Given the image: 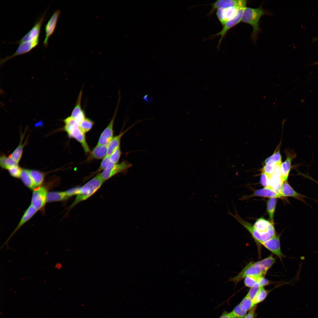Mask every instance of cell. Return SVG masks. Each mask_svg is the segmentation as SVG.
Here are the masks:
<instances>
[{
	"label": "cell",
	"mask_w": 318,
	"mask_h": 318,
	"mask_svg": "<svg viewBox=\"0 0 318 318\" xmlns=\"http://www.w3.org/2000/svg\"><path fill=\"white\" fill-rule=\"evenodd\" d=\"M276 199V198H271L268 201L267 203V210L270 220L273 223V217L275 212Z\"/></svg>",
	"instance_id": "cell-30"
},
{
	"label": "cell",
	"mask_w": 318,
	"mask_h": 318,
	"mask_svg": "<svg viewBox=\"0 0 318 318\" xmlns=\"http://www.w3.org/2000/svg\"><path fill=\"white\" fill-rule=\"evenodd\" d=\"M286 155L285 160L281 164L282 176L284 180L287 181L291 168L292 160L296 157V154L294 151L289 149L285 150Z\"/></svg>",
	"instance_id": "cell-14"
},
{
	"label": "cell",
	"mask_w": 318,
	"mask_h": 318,
	"mask_svg": "<svg viewBox=\"0 0 318 318\" xmlns=\"http://www.w3.org/2000/svg\"><path fill=\"white\" fill-rule=\"evenodd\" d=\"M68 198L65 191H51L48 192L47 202L61 201Z\"/></svg>",
	"instance_id": "cell-23"
},
{
	"label": "cell",
	"mask_w": 318,
	"mask_h": 318,
	"mask_svg": "<svg viewBox=\"0 0 318 318\" xmlns=\"http://www.w3.org/2000/svg\"><path fill=\"white\" fill-rule=\"evenodd\" d=\"M105 181L100 173L90 180L81 187L80 192L69 208L71 209L89 198L100 188Z\"/></svg>",
	"instance_id": "cell-1"
},
{
	"label": "cell",
	"mask_w": 318,
	"mask_h": 318,
	"mask_svg": "<svg viewBox=\"0 0 318 318\" xmlns=\"http://www.w3.org/2000/svg\"><path fill=\"white\" fill-rule=\"evenodd\" d=\"M239 304L247 311L250 310L255 306L252 300L247 295L243 299Z\"/></svg>",
	"instance_id": "cell-34"
},
{
	"label": "cell",
	"mask_w": 318,
	"mask_h": 318,
	"mask_svg": "<svg viewBox=\"0 0 318 318\" xmlns=\"http://www.w3.org/2000/svg\"><path fill=\"white\" fill-rule=\"evenodd\" d=\"M37 211V210L31 205H30L29 207L24 213L15 229L6 240V241L2 245L1 249L5 245H8L9 241L14 235L24 224L29 220L35 214Z\"/></svg>",
	"instance_id": "cell-15"
},
{
	"label": "cell",
	"mask_w": 318,
	"mask_h": 318,
	"mask_svg": "<svg viewBox=\"0 0 318 318\" xmlns=\"http://www.w3.org/2000/svg\"><path fill=\"white\" fill-rule=\"evenodd\" d=\"M136 123V122L132 125L130 127L124 131L121 132L118 135L113 137L107 145V155L110 156L117 149L120 147V140L122 136Z\"/></svg>",
	"instance_id": "cell-19"
},
{
	"label": "cell",
	"mask_w": 318,
	"mask_h": 318,
	"mask_svg": "<svg viewBox=\"0 0 318 318\" xmlns=\"http://www.w3.org/2000/svg\"><path fill=\"white\" fill-rule=\"evenodd\" d=\"M275 259L271 256L259 261L261 265L267 271L269 269L275 262Z\"/></svg>",
	"instance_id": "cell-33"
},
{
	"label": "cell",
	"mask_w": 318,
	"mask_h": 318,
	"mask_svg": "<svg viewBox=\"0 0 318 318\" xmlns=\"http://www.w3.org/2000/svg\"><path fill=\"white\" fill-rule=\"evenodd\" d=\"M244 7H245L236 6L226 8H223V25H224L227 21L233 18L236 15L240 9Z\"/></svg>",
	"instance_id": "cell-22"
},
{
	"label": "cell",
	"mask_w": 318,
	"mask_h": 318,
	"mask_svg": "<svg viewBox=\"0 0 318 318\" xmlns=\"http://www.w3.org/2000/svg\"><path fill=\"white\" fill-rule=\"evenodd\" d=\"M256 307H254L250 309L244 318H256V314L255 312Z\"/></svg>",
	"instance_id": "cell-45"
},
{
	"label": "cell",
	"mask_w": 318,
	"mask_h": 318,
	"mask_svg": "<svg viewBox=\"0 0 318 318\" xmlns=\"http://www.w3.org/2000/svg\"><path fill=\"white\" fill-rule=\"evenodd\" d=\"M47 191L44 186L34 190L32 193L31 204L37 211L42 208L47 202Z\"/></svg>",
	"instance_id": "cell-9"
},
{
	"label": "cell",
	"mask_w": 318,
	"mask_h": 318,
	"mask_svg": "<svg viewBox=\"0 0 318 318\" xmlns=\"http://www.w3.org/2000/svg\"><path fill=\"white\" fill-rule=\"evenodd\" d=\"M257 283L260 287H263L264 286L269 284L270 282L264 277L261 276L258 278Z\"/></svg>",
	"instance_id": "cell-42"
},
{
	"label": "cell",
	"mask_w": 318,
	"mask_h": 318,
	"mask_svg": "<svg viewBox=\"0 0 318 318\" xmlns=\"http://www.w3.org/2000/svg\"><path fill=\"white\" fill-rule=\"evenodd\" d=\"M267 271L260 265L259 261L250 262L236 276L230 278L229 282L236 284L248 276L264 277Z\"/></svg>",
	"instance_id": "cell-4"
},
{
	"label": "cell",
	"mask_w": 318,
	"mask_h": 318,
	"mask_svg": "<svg viewBox=\"0 0 318 318\" xmlns=\"http://www.w3.org/2000/svg\"><path fill=\"white\" fill-rule=\"evenodd\" d=\"M259 277L253 276H248L245 278L244 284L247 287L251 288L257 283Z\"/></svg>",
	"instance_id": "cell-38"
},
{
	"label": "cell",
	"mask_w": 318,
	"mask_h": 318,
	"mask_svg": "<svg viewBox=\"0 0 318 318\" xmlns=\"http://www.w3.org/2000/svg\"><path fill=\"white\" fill-rule=\"evenodd\" d=\"M245 8V7H244ZM244 8L240 9L236 15L232 19L227 21L224 25L222 30L213 35V37L221 36L218 44L219 47L221 42L227 32L231 28L236 25L241 21L242 15Z\"/></svg>",
	"instance_id": "cell-11"
},
{
	"label": "cell",
	"mask_w": 318,
	"mask_h": 318,
	"mask_svg": "<svg viewBox=\"0 0 318 318\" xmlns=\"http://www.w3.org/2000/svg\"><path fill=\"white\" fill-rule=\"evenodd\" d=\"M132 165L131 164L125 161L116 164L110 162L105 169L100 174L105 181L115 175L127 169Z\"/></svg>",
	"instance_id": "cell-5"
},
{
	"label": "cell",
	"mask_w": 318,
	"mask_h": 318,
	"mask_svg": "<svg viewBox=\"0 0 318 318\" xmlns=\"http://www.w3.org/2000/svg\"><path fill=\"white\" fill-rule=\"evenodd\" d=\"M121 154L120 147L114 151L109 156L110 161L114 164L117 163Z\"/></svg>",
	"instance_id": "cell-35"
},
{
	"label": "cell",
	"mask_w": 318,
	"mask_h": 318,
	"mask_svg": "<svg viewBox=\"0 0 318 318\" xmlns=\"http://www.w3.org/2000/svg\"><path fill=\"white\" fill-rule=\"evenodd\" d=\"M22 169L17 165L9 168L7 170L12 177L16 178H20Z\"/></svg>",
	"instance_id": "cell-36"
},
{
	"label": "cell",
	"mask_w": 318,
	"mask_h": 318,
	"mask_svg": "<svg viewBox=\"0 0 318 318\" xmlns=\"http://www.w3.org/2000/svg\"><path fill=\"white\" fill-rule=\"evenodd\" d=\"M260 287L257 283L251 288L247 295L252 300L256 296Z\"/></svg>",
	"instance_id": "cell-39"
},
{
	"label": "cell",
	"mask_w": 318,
	"mask_h": 318,
	"mask_svg": "<svg viewBox=\"0 0 318 318\" xmlns=\"http://www.w3.org/2000/svg\"><path fill=\"white\" fill-rule=\"evenodd\" d=\"M39 42V38H38L20 44L14 54L10 56L1 59V64L2 65L6 61L11 58L29 52L38 45Z\"/></svg>",
	"instance_id": "cell-7"
},
{
	"label": "cell",
	"mask_w": 318,
	"mask_h": 318,
	"mask_svg": "<svg viewBox=\"0 0 318 318\" xmlns=\"http://www.w3.org/2000/svg\"><path fill=\"white\" fill-rule=\"evenodd\" d=\"M280 196L282 197H292L305 203L304 198L307 197L294 191L288 183L284 181L281 187Z\"/></svg>",
	"instance_id": "cell-16"
},
{
	"label": "cell",
	"mask_w": 318,
	"mask_h": 318,
	"mask_svg": "<svg viewBox=\"0 0 318 318\" xmlns=\"http://www.w3.org/2000/svg\"><path fill=\"white\" fill-rule=\"evenodd\" d=\"M260 196L269 198H281L280 196L273 191L269 187H264L263 188L255 191L253 194L251 196Z\"/></svg>",
	"instance_id": "cell-20"
},
{
	"label": "cell",
	"mask_w": 318,
	"mask_h": 318,
	"mask_svg": "<svg viewBox=\"0 0 318 318\" xmlns=\"http://www.w3.org/2000/svg\"><path fill=\"white\" fill-rule=\"evenodd\" d=\"M46 9L41 17L36 21L29 31L20 40L14 43L18 44L28 41L39 38L42 26L45 20L47 11Z\"/></svg>",
	"instance_id": "cell-6"
},
{
	"label": "cell",
	"mask_w": 318,
	"mask_h": 318,
	"mask_svg": "<svg viewBox=\"0 0 318 318\" xmlns=\"http://www.w3.org/2000/svg\"><path fill=\"white\" fill-rule=\"evenodd\" d=\"M20 178L24 184L29 188L33 189L35 188L30 175L29 170L22 169Z\"/></svg>",
	"instance_id": "cell-26"
},
{
	"label": "cell",
	"mask_w": 318,
	"mask_h": 318,
	"mask_svg": "<svg viewBox=\"0 0 318 318\" xmlns=\"http://www.w3.org/2000/svg\"><path fill=\"white\" fill-rule=\"evenodd\" d=\"M246 1L243 0H220L216 1L212 4V9L209 14H211L216 9L220 8H226L231 7L239 6L245 7Z\"/></svg>",
	"instance_id": "cell-13"
},
{
	"label": "cell",
	"mask_w": 318,
	"mask_h": 318,
	"mask_svg": "<svg viewBox=\"0 0 318 318\" xmlns=\"http://www.w3.org/2000/svg\"><path fill=\"white\" fill-rule=\"evenodd\" d=\"M120 100V97L119 96L117 105L113 116L108 125L101 133L98 144L107 145L113 138V125Z\"/></svg>",
	"instance_id": "cell-8"
},
{
	"label": "cell",
	"mask_w": 318,
	"mask_h": 318,
	"mask_svg": "<svg viewBox=\"0 0 318 318\" xmlns=\"http://www.w3.org/2000/svg\"><path fill=\"white\" fill-rule=\"evenodd\" d=\"M265 13L261 7L254 8L246 7L244 9L241 21L251 26L253 28L252 35L254 38L259 32V20Z\"/></svg>",
	"instance_id": "cell-3"
},
{
	"label": "cell",
	"mask_w": 318,
	"mask_h": 318,
	"mask_svg": "<svg viewBox=\"0 0 318 318\" xmlns=\"http://www.w3.org/2000/svg\"><path fill=\"white\" fill-rule=\"evenodd\" d=\"M60 12L59 10L55 11L45 25V37L43 45L46 48L47 47L49 38L53 34L55 29Z\"/></svg>",
	"instance_id": "cell-10"
},
{
	"label": "cell",
	"mask_w": 318,
	"mask_h": 318,
	"mask_svg": "<svg viewBox=\"0 0 318 318\" xmlns=\"http://www.w3.org/2000/svg\"><path fill=\"white\" fill-rule=\"evenodd\" d=\"M260 182L261 184L264 187L268 186V178L267 175L264 173L262 172Z\"/></svg>",
	"instance_id": "cell-43"
},
{
	"label": "cell",
	"mask_w": 318,
	"mask_h": 318,
	"mask_svg": "<svg viewBox=\"0 0 318 318\" xmlns=\"http://www.w3.org/2000/svg\"><path fill=\"white\" fill-rule=\"evenodd\" d=\"M82 91L80 92L75 106L72 110L71 116L79 124L85 118V114L81 109V101Z\"/></svg>",
	"instance_id": "cell-18"
},
{
	"label": "cell",
	"mask_w": 318,
	"mask_h": 318,
	"mask_svg": "<svg viewBox=\"0 0 318 318\" xmlns=\"http://www.w3.org/2000/svg\"><path fill=\"white\" fill-rule=\"evenodd\" d=\"M247 312L239 304L234 307L231 312L235 318H244Z\"/></svg>",
	"instance_id": "cell-32"
},
{
	"label": "cell",
	"mask_w": 318,
	"mask_h": 318,
	"mask_svg": "<svg viewBox=\"0 0 318 318\" xmlns=\"http://www.w3.org/2000/svg\"><path fill=\"white\" fill-rule=\"evenodd\" d=\"M65 124L64 129L68 136L75 139L81 145L85 151L90 153L89 147L86 142L85 133L80 127V124L71 116L64 120Z\"/></svg>",
	"instance_id": "cell-2"
},
{
	"label": "cell",
	"mask_w": 318,
	"mask_h": 318,
	"mask_svg": "<svg viewBox=\"0 0 318 318\" xmlns=\"http://www.w3.org/2000/svg\"><path fill=\"white\" fill-rule=\"evenodd\" d=\"M270 292V290L265 289L263 287H261L256 296L252 300L255 306L263 302L266 299Z\"/></svg>",
	"instance_id": "cell-29"
},
{
	"label": "cell",
	"mask_w": 318,
	"mask_h": 318,
	"mask_svg": "<svg viewBox=\"0 0 318 318\" xmlns=\"http://www.w3.org/2000/svg\"><path fill=\"white\" fill-rule=\"evenodd\" d=\"M219 318H235L231 312L224 311Z\"/></svg>",
	"instance_id": "cell-46"
},
{
	"label": "cell",
	"mask_w": 318,
	"mask_h": 318,
	"mask_svg": "<svg viewBox=\"0 0 318 318\" xmlns=\"http://www.w3.org/2000/svg\"><path fill=\"white\" fill-rule=\"evenodd\" d=\"M109 156L106 155L102 161L101 163L98 170L97 172H100L104 170L110 162Z\"/></svg>",
	"instance_id": "cell-41"
},
{
	"label": "cell",
	"mask_w": 318,
	"mask_h": 318,
	"mask_svg": "<svg viewBox=\"0 0 318 318\" xmlns=\"http://www.w3.org/2000/svg\"><path fill=\"white\" fill-rule=\"evenodd\" d=\"M223 8H220L218 9L217 10L216 14L217 17L221 23V24L223 25Z\"/></svg>",
	"instance_id": "cell-44"
},
{
	"label": "cell",
	"mask_w": 318,
	"mask_h": 318,
	"mask_svg": "<svg viewBox=\"0 0 318 318\" xmlns=\"http://www.w3.org/2000/svg\"><path fill=\"white\" fill-rule=\"evenodd\" d=\"M81 187L80 186L73 187L65 191L67 196L69 198L73 196L77 195L80 192Z\"/></svg>",
	"instance_id": "cell-40"
},
{
	"label": "cell",
	"mask_w": 318,
	"mask_h": 318,
	"mask_svg": "<svg viewBox=\"0 0 318 318\" xmlns=\"http://www.w3.org/2000/svg\"><path fill=\"white\" fill-rule=\"evenodd\" d=\"M275 169V164H265L262 168L261 171L269 177L273 174Z\"/></svg>",
	"instance_id": "cell-37"
},
{
	"label": "cell",
	"mask_w": 318,
	"mask_h": 318,
	"mask_svg": "<svg viewBox=\"0 0 318 318\" xmlns=\"http://www.w3.org/2000/svg\"><path fill=\"white\" fill-rule=\"evenodd\" d=\"M279 238V236L276 234L267 241L260 242L259 243L281 259L284 256L281 251Z\"/></svg>",
	"instance_id": "cell-12"
},
{
	"label": "cell",
	"mask_w": 318,
	"mask_h": 318,
	"mask_svg": "<svg viewBox=\"0 0 318 318\" xmlns=\"http://www.w3.org/2000/svg\"><path fill=\"white\" fill-rule=\"evenodd\" d=\"M30 175L36 187L40 186L44 180V174L38 170H29Z\"/></svg>",
	"instance_id": "cell-25"
},
{
	"label": "cell",
	"mask_w": 318,
	"mask_h": 318,
	"mask_svg": "<svg viewBox=\"0 0 318 318\" xmlns=\"http://www.w3.org/2000/svg\"><path fill=\"white\" fill-rule=\"evenodd\" d=\"M18 163L13 158L9 156L2 154L0 157V165L3 169L8 170L9 168L18 165Z\"/></svg>",
	"instance_id": "cell-27"
},
{
	"label": "cell",
	"mask_w": 318,
	"mask_h": 318,
	"mask_svg": "<svg viewBox=\"0 0 318 318\" xmlns=\"http://www.w3.org/2000/svg\"><path fill=\"white\" fill-rule=\"evenodd\" d=\"M24 136L21 135L20 141L19 145L13 152L9 156L13 158L18 163L21 160L22 155L24 148L26 144V140L24 143H22V140Z\"/></svg>",
	"instance_id": "cell-24"
},
{
	"label": "cell",
	"mask_w": 318,
	"mask_h": 318,
	"mask_svg": "<svg viewBox=\"0 0 318 318\" xmlns=\"http://www.w3.org/2000/svg\"><path fill=\"white\" fill-rule=\"evenodd\" d=\"M268 186L280 196L282 185L284 181L282 176L274 174L268 177Z\"/></svg>",
	"instance_id": "cell-17"
},
{
	"label": "cell",
	"mask_w": 318,
	"mask_h": 318,
	"mask_svg": "<svg viewBox=\"0 0 318 318\" xmlns=\"http://www.w3.org/2000/svg\"><path fill=\"white\" fill-rule=\"evenodd\" d=\"M94 122L89 118H85L80 124L79 126L85 133L88 132L92 128Z\"/></svg>",
	"instance_id": "cell-31"
},
{
	"label": "cell",
	"mask_w": 318,
	"mask_h": 318,
	"mask_svg": "<svg viewBox=\"0 0 318 318\" xmlns=\"http://www.w3.org/2000/svg\"><path fill=\"white\" fill-rule=\"evenodd\" d=\"M316 182H317V183H318V182H317V181H316Z\"/></svg>",
	"instance_id": "cell-47"
},
{
	"label": "cell",
	"mask_w": 318,
	"mask_h": 318,
	"mask_svg": "<svg viewBox=\"0 0 318 318\" xmlns=\"http://www.w3.org/2000/svg\"><path fill=\"white\" fill-rule=\"evenodd\" d=\"M107 145L97 144L91 153V157L95 159H103L107 155Z\"/></svg>",
	"instance_id": "cell-21"
},
{
	"label": "cell",
	"mask_w": 318,
	"mask_h": 318,
	"mask_svg": "<svg viewBox=\"0 0 318 318\" xmlns=\"http://www.w3.org/2000/svg\"><path fill=\"white\" fill-rule=\"evenodd\" d=\"M280 147H277L273 154L266 158L264 161L265 164H278L281 163V157L280 152Z\"/></svg>",
	"instance_id": "cell-28"
}]
</instances>
